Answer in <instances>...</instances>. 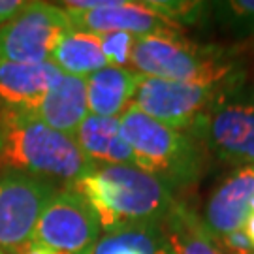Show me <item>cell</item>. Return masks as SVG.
<instances>
[{
  "label": "cell",
  "instance_id": "obj_1",
  "mask_svg": "<svg viewBox=\"0 0 254 254\" xmlns=\"http://www.w3.org/2000/svg\"><path fill=\"white\" fill-rule=\"evenodd\" d=\"M70 189L89 201L102 232L166 220L179 205L166 183L137 166H96Z\"/></svg>",
  "mask_w": 254,
  "mask_h": 254
},
{
  "label": "cell",
  "instance_id": "obj_2",
  "mask_svg": "<svg viewBox=\"0 0 254 254\" xmlns=\"http://www.w3.org/2000/svg\"><path fill=\"white\" fill-rule=\"evenodd\" d=\"M96 168L75 139L44 125L40 119L0 123V172H23L70 185Z\"/></svg>",
  "mask_w": 254,
  "mask_h": 254
},
{
  "label": "cell",
  "instance_id": "obj_3",
  "mask_svg": "<svg viewBox=\"0 0 254 254\" xmlns=\"http://www.w3.org/2000/svg\"><path fill=\"white\" fill-rule=\"evenodd\" d=\"M119 121L139 170L166 183L172 190L190 187L201 177L205 154L201 141L190 132L166 127L134 106H128Z\"/></svg>",
  "mask_w": 254,
  "mask_h": 254
},
{
  "label": "cell",
  "instance_id": "obj_4",
  "mask_svg": "<svg viewBox=\"0 0 254 254\" xmlns=\"http://www.w3.org/2000/svg\"><path fill=\"white\" fill-rule=\"evenodd\" d=\"M132 72L190 83H226L239 77L224 49L200 46L183 36H141L136 40Z\"/></svg>",
  "mask_w": 254,
  "mask_h": 254
},
{
  "label": "cell",
  "instance_id": "obj_5",
  "mask_svg": "<svg viewBox=\"0 0 254 254\" xmlns=\"http://www.w3.org/2000/svg\"><path fill=\"white\" fill-rule=\"evenodd\" d=\"M189 132L220 160L254 166V87L241 79L230 85Z\"/></svg>",
  "mask_w": 254,
  "mask_h": 254
},
{
  "label": "cell",
  "instance_id": "obj_6",
  "mask_svg": "<svg viewBox=\"0 0 254 254\" xmlns=\"http://www.w3.org/2000/svg\"><path fill=\"white\" fill-rule=\"evenodd\" d=\"M239 79L241 77L226 83H190L137 73L130 106L166 127L189 132L218 94Z\"/></svg>",
  "mask_w": 254,
  "mask_h": 254
},
{
  "label": "cell",
  "instance_id": "obj_7",
  "mask_svg": "<svg viewBox=\"0 0 254 254\" xmlns=\"http://www.w3.org/2000/svg\"><path fill=\"white\" fill-rule=\"evenodd\" d=\"M68 11L49 2H27L15 19L0 27V61L51 63L57 46L72 32Z\"/></svg>",
  "mask_w": 254,
  "mask_h": 254
},
{
  "label": "cell",
  "instance_id": "obj_8",
  "mask_svg": "<svg viewBox=\"0 0 254 254\" xmlns=\"http://www.w3.org/2000/svg\"><path fill=\"white\" fill-rule=\"evenodd\" d=\"M53 181L23 172H0V251L19 254L55 196Z\"/></svg>",
  "mask_w": 254,
  "mask_h": 254
},
{
  "label": "cell",
  "instance_id": "obj_9",
  "mask_svg": "<svg viewBox=\"0 0 254 254\" xmlns=\"http://www.w3.org/2000/svg\"><path fill=\"white\" fill-rule=\"evenodd\" d=\"M73 30L108 34L127 32L132 36H181L183 28L158 15L147 0H72L61 4Z\"/></svg>",
  "mask_w": 254,
  "mask_h": 254
},
{
  "label": "cell",
  "instance_id": "obj_10",
  "mask_svg": "<svg viewBox=\"0 0 254 254\" xmlns=\"http://www.w3.org/2000/svg\"><path fill=\"white\" fill-rule=\"evenodd\" d=\"M100 236V222L89 201L73 189H64L46 205L32 239L68 254H91Z\"/></svg>",
  "mask_w": 254,
  "mask_h": 254
},
{
  "label": "cell",
  "instance_id": "obj_11",
  "mask_svg": "<svg viewBox=\"0 0 254 254\" xmlns=\"http://www.w3.org/2000/svg\"><path fill=\"white\" fill-rule=\"evenodd\" d=\"M61 73L51 63L17 64L0 61V123L38 119L42 102Z\"/></svg>",
  "mask_w": 254,
  "mask_h": 254
},
{
  "label": "cell",
  "instance_id": "obj_12",
  "mask_svg": "<svg viewBox=\"0 0 254 254\" xmlns=\"http://www.w3.org/2000/svg\"><path fill=\"white\" fill-rule=\"evenodd\" d=\"M254 198V166L228 175L209 196L201 222L215 237H228L243 230Z\"/></svg>",
  "mask_w": 254,
  "mask_h": 254
},
{
  "label": "cell",
  "instance_id": "obj_13",
  "mask_svg": "<svg viewBox=\"0 0 254 254\" xmlns=\"http://www.w3.org/2000/svg\"><path fill=\"white\" fill-rule=\"evenodd\" d=\"M75 143L96 166H136L119 117L87 115L75 132Z\"/></svg>",
  "mask_w": 254,
  "mask_h": 254
},
{
  "label": "cell",
  "instance_id": "obj_14",
  "mask_svg": "<svg viewBox=\"0 0 254 254\" xmlns=\"http://www.w3.org/2000/svg\"><path fill=\"white\" fill-rule=\"evenodd\" d=\"M87 115L89 106L85 79L61 73L42 102L38 119L64 136L73 137Z\"/></svg>",
  "mask_w": 254,
  "mask_h": 254
},
{
  "label": "cell",
  "instance_id": "obj_15",
  "mask_svg": "<svg viewBox=\"0 0 254 254\" xmlns=\"http://www.w3.org/2000/svg\"><path fill=\"white\" fill-rule=\"evenodd\" d=\"M137 73L123 68L106 66L85 79L87 106L91 115L121 117L132 104Z\"/></svg>",
  "mask_w": 254,
  "mask_h": 254
},
{
  "label": "cell",
  "instance_id": "obj_16",
  "mask_svg": "<svg viewBox=\"0 0 254 254\" xmlns=\"http://www.w3.org/2000/svg\"><path fill=\"white\" fill-rule=\"evenodd\" d=\"M91 254H173L166 220L102 232Z\"/></svg>",
  "mask_w": 254,
  "mask_h": 254
},
{
  "label": "cell",
  "instance_id": "obj_17",
  "mask_svg": "<svg viewBox=\"0 0 254 254\" xmlns=\"http://www.w3.org/2000/svg\"><path fill=\"white\" fill-rule=\"evenodd\" d=\"M51 64L66 75L81 79H87L94 72L109 66L98 34L83 30H72L61 40L51 57Z\"/></svg>",
  "mask_w": 254,
  "mask_h": 254
},
{
  "label": "cell",
  "instance_id": "obj_18",
  "mask_svg": "<svg viewBox=\"0 0 254 254\" xmlns=\"http://www.w3.org/2000/svg\"><path fill=\"white\" fill-rule=\"evenodd\" d=\"M173 254H222L215 236L209 232L201 218L187 205H179L166 218Z\"/></svg>",
  "mask_w": 254,
  "mask_h": 254
},
{
  "label": "cell",
  "instance_id": "obj_19",
  "mask_svg": "<svg viewBox=\"0 0 254 254\" xmlns=\"http://www.w3.org/2000/svg\"><path fill=\"white\" fill-rule=\"evenodd\" d=\"M222 27L254 36V0H226L211 4Z\"/></svg>",
  "mask_w": 254,
  "mask_h": 254
},
{
  "label": "cell",
  "instance_id": "obj_20",
  "mask_svg": "<svg viewBox=\"0 0 254 254\" xmlns=\"http://www.w3.org/2000/svg\"><path fill=\"white\" fill-rule=\"evenodd\" d=\"M98 38H100L102 51L106 55L109 66L132 72L130 57H132V49H134L137 36H132L127 32H108V34H98Z\"/></svg>",
  "mask_w": 254,
  "mask_h": 254
},
{
  "label": "cell",
  "instance_id": "obj_21",
  "mask_svg": "<svg viewBox=\"0 0 254 254\" xmlns=\"http://www.w3.org/2000/svg\"><path fill=\"white\" fill-rule=\"evenodd\" d=\"M27 6L23 0H0V25H6L11 19L21 13V9Z\"/></svg>",
  "mask_w": 254,
  "mask_h": 254
},
{
  "label": "cell",
  "instance_id": "obj_22",
  "mask_svg": "<svg viewBox=\"0 0 254 254\" xmlns=\"http://www.w3.org/2000/svg\"><path fill=\"white\" fill-rule=\"evenodd\" d=\"M19 254H68V253H63V251H55V249H49V247L42 245V243H38V241H28L27 247L21 251Z\"/></svg>",
  "mask_w": 254,
  "mask_h": 254
},
{
  "label": "cell",
  "instance_id": "obj_23",
  "mask_svg": "<svg viewBox=\"0 0 254 254\" xmlns=\"http://www.w3.org/2000/svg\"><path fill=\"white\" fill-rule=\"evenodd\" d=\"M0 254H4V253H2V251H0Z\"/></svg>",
  "mask_w": 254,
  "mask_h": 254
}]
</instances>
